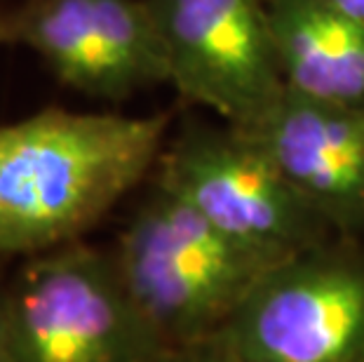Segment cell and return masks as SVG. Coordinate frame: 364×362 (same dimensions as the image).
I'll use <instances>...</instances> for the list:
<instances>
[{
    "instance_id": "obj_1",
    "label": "cell",
    "mask_w": 364,
    "mask_h": 362,
    "mask_svg": "<svg viewBox=\"0 0 364 362\" xmlns=\"http://www.w3.org/2000/svg\"><path fill=\"white\" fill-rule=\"evenodd\" d=\"M169 115L45 109L0 125V259L78 243L165 149Z\"/></svg>"
},
{
    "instance_id": "obj_2",
    "label": "cell",
    "mask_w": 364,
    "mask_h": 362,
    "mask_svg": "<svg viewBox=\"0 0 364 362\" xmlns=\"http://www.w3.org/2000/svg\"><path fill=\"white\" fill-rule=\"evenodd\" d=\"M111 254L132 302L169 348L219 334L261 275L280 264L230 240L158 183Z\"/></svg>"
},
{
    "instance_id": "obj_3",
    "label": "cell",
    "mask_w": 364,
    "mask_h": 362,
    "mask_svg": "<svg viewBox=\"0 0 364 362\" xmlns=\"http://www.w3.org/2000/svg\"><path fill=\"white\" fill-rule=\"evenodd\" d=\"M10 362H162L169 346L144 318L111 250L68 243L26 257L7 280Z\"/></svg>"
},
{
    "instance_id": "obj_4",
    "label": "cell",
    "mask_w": 364,
    "mask_h": 362,
    "mask_svg": "<svg viewBox=\"0 0 364 362\" xmlns=\"http://www.w3.org/2000/svg\"><path fill=\"white\" fill-rule=\"evenodd\" d=\"M348 243L315 245L261 275L216 334L233 362H364V252Z\"/></svg>"
},
{
    "instance_id": "obj_5",
    "label": "cell",
    "mask_w": 364,
    "mask_h": 362,
    "mask_svg": "<svg viewBox=\"0 0 364 362\" xmlns=\"http://www.w3.org/2000/svg\"><path fill=\"white\" fill-rule=\"evenodd\" d=\"M156 183L230 240L270 261H284L334 235L273 160L233 127L186 132L162 149Z\"/></svg>"
},
{
    "instance_id": "obj_6",
    "label": "cell",
    "mask_w": 364,
    "mask_h": 362,
    "mask_svg": "<svg viewBox=\"0 0 364 362\" xmlns=\"http://www.w3.org/2000/svg\"><path fill=\"white\" fill-rule=\"evenodd\" d=\"M169 85L228 127L254 125L284 95L266 0H146Z\"/></svg>"
},
{
    "instance_id": "obj_7",
    "label": "cell",
    "mask_w": 364,
    "mask_h": 362,
    "mask_svg": "<svg viewBox=\"0 0 364 362\" xmlns=\"http://www.w3.org/2000/svg\"><path fill=\"white\" fill-rule=\"evenodd\" d=\"M12 43L26 45L59 82L120 102L169 82L162 41L146 0H28L10 12Z\"/></svg>"
},
{
    "instance_id": "obj_8",
    "label": "cell",
    "mask_w": 364,
    "mask_h": 362,
    "mask_svg": "<svg viewBox=\"0 0 364 362\" xmlns=\"http://www.w3.org/2000/svg\"><path fill=\"white\" fill-rule=\"evenodd\" d=\"M301 200L336 238L364 233V111L284 95L250 127Z\"/></svg>"
},
{
    "instance_id": "obj_9",
    "label": "cell",
    "mask_w": 364,
    "mask_h": 362,
    "mask_svg": "<svg viewBox=\"0 0 364 362\" xmlns=\"http://www.w3.org/2000/svg\"><path fill=\"white\" fill-rule=\"evenodd\" d=\"M284 87L364 111V24L327 0H266Z\"/></svg>"
},
{
    "instance_id": "obj_10",
    "label": "cell",
    "mask_w": 364,
    "mask_h": 362,
    "mask_svg": "<svg viewBox=\"0 0 364 362\" xmlns=\"http://www.w3.org/2000/svg\"><path fill=\"white\" fill-rule=\"evenodd\" d=\"M162 362H233V358L228 356V351L223 348L219 339L212 336L207 341L172 348L162 358Z\"/></svg>"
},
{
    "instance_id": "obj_11",
    "label": "cell",
    "mask_w": 364,
    "mask_h": 362,
    "mask_svg": "<svg viewBox=\"0 0 364 362\" xmlns=\"http://www.w3.org/2000/svg\"><path fill=\"white\" fill-rule=\"evenodd\" d=\"M7 280L0 268V362H10V346H7Z\"/></svg>"
},
{
    "instance_id": "obj_12",
    "label": "cell",
    "mask_w": 364,
    "mask_h": 362,
    "mask_svg": "<svg viewBox=\"0 0 364 362\" xmlns=\"http://www.w3.org/2000/svg\"><path fill=\"white\" fill-rule=\"evenodd\" d=\"M331 7H336L338 12H343L346 17L364 24V0H327Z\"/></svg>"
},
{
    "instance_id": "obj_13",
    "label": "cell",
    "mask_w": 364,
    "mask_h": 362,
    "mask_svg": "<svg viewBox=\"0 0 364 362\" xmlns=\"http://www.w3.org/2000/svg\"><path fill=\"white\" fill-rule=\"evenodd\" d=\"M0 45H12L10 12H0Z\"/></svg>"
}]
</instances>
